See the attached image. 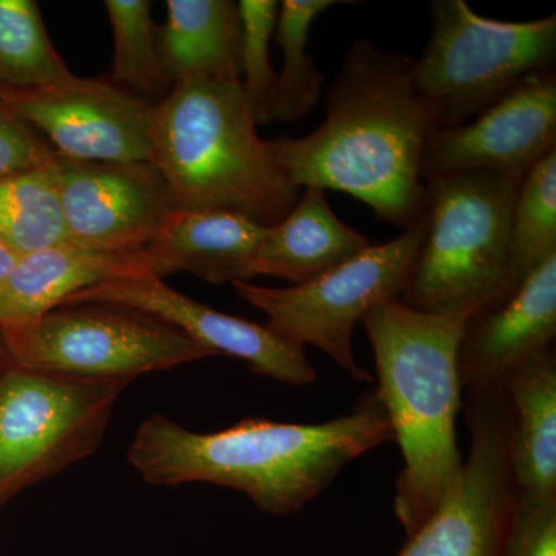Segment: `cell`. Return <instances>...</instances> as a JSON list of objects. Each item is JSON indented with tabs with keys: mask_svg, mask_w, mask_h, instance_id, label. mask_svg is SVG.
Segmentation results:
<instances>
[{
	"mask_svg": "<svg viewBox=\"0 0 556 556\" xmlns=\"http://www.w3.org/2000/svg\"><path fill=\"white\" fill-rule=\"evenodd\" d=\"M415 60L368 39L351 43L313 134L268 141L294 188L338 190L402 229L427 214L422 159L438 129L413 78Z\"/></svg>",
	"mask_w": 556,
	"mask_h": 556,
	"instance_id": "obj_1",
	"label": "cell"
},
{
	"mask_svg": "<svg viewBox=\"0 0 556 556\" xmlns=\"http://www.w3.org/2000/svg\"><path fill=\"white\" fill-rule=\"evenodd\" d=\"M394 441L375 390L348 415L321 424L248 417L214 433H197L170 417L150 415L126 457L150 485L204 482L244 493L274 517L298 514L357 457Z\"/></svg>",
	"mask_w": 556,
	"mask_h": 556,
	"instance_id": "obj_2",
	"label": "cell"
},
{
	"mask_svg": "<svg viewBox=\"0 0 556 556\" xmlns=\"http://www.w3.org/2000/svg\"><path fill=\"white\" fill-rule=\"evenodd\" d=\"M468 316L430 314L388 300L362 318L375 353L378 387L404 467L394 514L412 536L456 492L464 459L456 417L463 408L457 350Z\"/></svg>",
	"mask_w": 556,
	"mask_h": 556,
	"instance_id": "obj_3",
	"label": "cell"
},
{
	"mask_svg": "<svg viewBox=\"0 0 556 556\" xmlns=\"http://www.w3.org/2000/svg\"><path fill=\"white\" fill-rule=\"evenodd\" d=\"M177 211H225L263 228L299 200L260 138L241 83L186 80L153 110L150 159Z\"/></svg>",
	"mask_w": 556,
	"mask_h": 556,
	"instance_id": "obj_4",
	"label": "cell"
},
{
	"mask_svg": "<svg viewBox=\"0 0 556 556\" xmlns=\"http://www.w3.org/2000/svg\"><path fill=\"white\" fill-rule=\"evenodd\" d=\"M427 232L401 302L430 314H464L506 294L508 229L518 182L489 172L424 179Z\"/></svg>",
	"mask_w": 556,
	"mask_h": 556,
	"instance_id": "obj_5",
	"label": "cell"
},
{
	"mask_svg": "<svg viewBox=\"0 0 556 556\" xmlns=\"http://www.w3.org/2000/svg\"><path fill=\"white\" fill-rule=\"evenodd\" d=\"M556 16L526 22L490 20L466 0L431 2V35L413 65L419 93L438 129L477 115L511 86L554 68Z\"/></svg>",
	"mask_w": 556,
	"mask_h": 556,
	"instance_id": "obj_6",
	"label": "cell"
},
{
	"mask_svg": "<svg viewBox=\"0 0 556 556\" xmlns=\"http://www.w3.org/2000/svg\"><path fill=\"white\" fill-rule=\"evenodd\" d=\"M127 386L7 365L0 371V507L93 455Z\"/></svg>",
	"mask_w": 556,
	"mask_h": 556,
	"instance_id": "obj_7",
	"label": "cell"
},
{
	"mask_svg": "<svg viewBox=\"0 0 556 556\" xmlns=\"http://www.w3.org/2000/svg\"><path fill=\"white\" fill-rule=\"evenodd\" d=\"M426 232L427 215L396 239L372 244L306 283L266 288L237 281L232 287L268 316L266 327L281 338L316 346L356 382L375 383L354 357V328L379 303L401 299Z\"/></svg>",
	"mask_w": 556,
	"mask_h": 556,
	"instance_id": "obj_8",
	"label": "cell"
},
{
	"mask_svg": "<svg viewBox=\"0 0 556 556\" xmlns=\"http://www.w3.org/2000/svg\"><path fill=\"white\" fill-rule=\"evenodd\" d=\"M10 364L46 375L124 380L214 356L179 329L121 306L64 305L2 334Z\"/></svg>",
	"mask_w": 556,
	"mask_h": 556,
	"instance_id": "obj_9",
	"label": "cell"
},
{
	"mask_svg": "<svg viewBox=\"0 0 556 556\" xmlns=\"http://www.w3.org/2000/svg\"><path fill=\"white\" fill-rule=\"evenodd\" d=\"M471 444L455 493L397 556H501L517 496L511 473V409L503 383L467 390Z\"/></svg>",
	"mask_w": 556,
	"mask_h": 556,
	"instance_id": "obj_10",
	"label": "cell"
},
{
	"mask_svg": "<svg viewBox=\"0 0 556 556\" xmlns=\"http://www.w3.org/2000/svg\"><path fill=\"white\" fill-rule=\"evenodd\" d=\"M0 109L16 116L61 156L149 161L153 105L110 80L65 78L27 90H3Z\"/></svg>",
	"mask_w": 556,
	"mask_h": 556,
	"instance_id": "obj_11",
	"label": "cell"
},
{
	"mask_svg": "<svg viewBox=\"0 0 556 556\" xmlns=\"http://www.w3.org/2000/svg\"><path fill=\"white\" fill-rule=\"evenodd\" d=\"M65 240L104 254L141 251L174 211L161 172L149 161H84L56 155Z\"/></svg>",
	"mask_w": 556,
	"mask_h": 556,
	"instance_id": "obj_12",
	"label": "cell"
},
{
	"mask_svg": "<svg viewBox=\"0 0 556 556\" xmlns=\"http://www.w3.org/2000/svg\"><path fill=\"white\" fill-rule=\"evenodd\" d=\"M556 148V73L540 70L490 102L473 119L437 129L422 159V178L489 172L521 185Z\"/></svg>",
	"mask_w": 556,
	"mask_h": 556,
	"instance_id": "obj_13",
	"label": "cell"
},
{
	"mask_svg": "<svg viewBox=\"0 0 556 556\" xmlns=\"http://www.w3.org/2000/svg\"><path fill=\"white\" fill-rule=\"evenodd\" d=\"M80 303L121 306L159 318L207 348L214 356L240 358L255 375L277 382L306 387L317 380L305 346L281 338L266 325L219 313L150 274L102 281L76 292L64 305Z\"/></svg>",
	"mask_w": 556,
	"mask_h": 556,
	"instance_id": "obj_14",
	"label": "cell"
},
{
	"mask_svg": "<svg viewBox=\"0 0 556 556\" xmlns=\"http://www.w3.org/2000/svg\"><path fill=\"white\" fill-rule=\"evenodd\" d=\"M556 336V254L507 299L471 314L457 350L460 386L501 382L536 354L554 348Z\"/></svg>",
	"mask_w": 556,
	"mask_h": 556,
	"instance_id": "obj_15",
	"label": "cell"
},
{
	"mask_svg": "<svg viewBox=\"0 0 556 556\" xmlns=\"http://www.w3.org/2000/svg\"><path fill=\"white\" fill-rule=\"evenodd\" d=\"M266 229L225 211H174L142 248L150 276L189 273L211 285L251 281Z\"/></svg>",
	"mask_w": 556,
	"mask_h": 556,
	"instance_id": "obj_16",
	"label": "cell"
},
{
	"mask_svg": "<svg viewBox=\"0 0 556 556\" xmlns=\"http://www.w3.org/2000/svg\"><path fill=\"white\" fill-rule=\"evenodd\" d=\"M141 274H149L142 249L104 254L61 243L21 255L0 283V332L35 324L84 289Z\"/></svg>",
	"mask_w": 556,
	"mask_h": 556,
	"instance_id": "obj_17",
	"label": "cell"
},
{
	"mask_svg": "<svg viewBox=\"0 0 556 556\" xmlns=\"http://www.w3.org/2000/svg\"><path fill=\"white\" fill-rule=\"evenodd\" d=\"M325 192L320 188H303L287 217L266 229L255 254V277L306 283L372 247L368 237L336 215Z\"/></svg>",
	"mask_w": 556,
	"mask_h": 556,
	"instance_id": "obj_18",
	"label": "cell"
},
{
	"mask_svg": "<svg viewBox=\"0 0 556 556\" xmlns=\"http://www.w3.org/2000/svg\"><path fill=\"white\" fill-rule=\"evenodd\" d=\"M161 56L172 83H241L243 28L232 0H167Z\"/></svg>",
	"mask_w": 556,
	"mask_h": 556,
	"instance_id": "obj_19",
	"label": "cell"
},
{
	"mask_svg": "<svg viewBox=\"0 0 556 556\" xmlns=\"http://www.w3.org/2000/svg\"><path fill=\"white\" fill-rule=\"evenodd\" d=\"M511 409V473L519 492L556 495V356L536 354L501 380Z\"/></svg>",
	"mask_w": 556,
	"mask_h": 556,
	"instance_id": "obj_20",
	"label": "cell"
},
{
	"mask_svg": "<svg viewBox=\"0 0 556 556\" xmlns=\"http://www.w3.org/2000/svg\"><path fill=\"white\" fill-rule=\"evenodd\" d=\"M113 35L110 83L148 104L167 100L175 84L161 56L160 28L148 0H105Z\"/></svg>",
	"mask_w": 556,
	"mask_h": 556,
	"instance_id": "obj_21",
	"label": "cell"
},
{
	"mask_svg": "<svg viewBox=\"0 0 556 556\" xmlns=\"http://www.w3.org/2000/svg\"><path fill=\"white\" fill-rule=\"evenodd\" d=\"M552 254H556V148L519 185L508 229L504 299Z\"/></svg>",
	"mask_w": 556,
	"mask_h": 556,
	"instance_id": "obj_22",
	"label": "cell"
},
{
	"mask_svg": "<svg viewBox=\"0 0 556 556\" xmlns=\"http://www.w3.org/2000/svg\"><path fill=\"white\" fill-rule=\"evenodd\" d=\"M0 241L20 257L67 243L54 160L0 177Z\"/></svg>",
	"mask_w": 556,
	"mask_h": 556,
	"instance_id": "obj_23",
	"label": "cell"
},
{
	"mask_svg": "<svg viewBox=\"0 0 556 556\" xmlns=\"http://www.w3.org/2000/svg\"><path fill=\"white\" fill-rule=\"evenodd\" d=\"M339 0H283L278 10L276 40L283 51V68L277 76L273 121L294 123L317 104L324 76L306 50L311 25L325 11L342 5Z\"/></svg>",
	"mask_w": 556,
	"mask_h": 556,
	"instance_id": "obj_24",
	"label": "cell"
},
{
	"mask_svg": "<svg viewBox=\"0 0 556 556\" xmlns=\"http://www.w3.org/2000/svg\"><path fill=\"white\" fill-rule=\"evenodd\" d=\"M70 70L47 35L35 0H0V89L27 90Z\"/></svg>",
	"mask_w": 556,
	"mask_h": 556,
	"instance_id": "obj_25",
	"label": "cell"
},
{
	"mask_svg": "<svg viewBox=\"0 0 556 556\" xmlns=\"http://www.w3.org/2000/svg\"><path fill=\"white\" fill-rule=\"evenodd\" d=\"M239 13L243 28L244 94L255 124L273 121L277 76L270 65L269 46L276 31L280 3L276 0H240Z\"/></svg>",
	"mask_w": 556,
	"mask_h": 556,
	"instance_id": "obj_26",
	"label": "cell"
},
{
	"mask_svg": "<svg viewBox=\"0 0 556 556\" xmlns=\"http://www.w3.org/2000/svg\"><path fill=\"white\" fill-rule=\"evenodd\" d=\"M501 556H556V495L517 489Z\"/></svg>",
	"mask_w": 556,
	"mask_h": 556,
	"instance_id": "obj_27",
	"label": "cell"
},
{
	"mask_svg": "<svg viewBox=\"0 0 556 556\" xmlns=\"http://www.w3.org/2000/svg\"><path fill=\"white\" fill-rule=\"evenodd\" d=\"M56 155L38 131L0 109V177L46 166Z\"/></svg>",
	"mask_w": 556,
	"mask_h": 556,
	"instance_id": "obj_28",
	"label": "cell"
},
{
	"mask_svg": "<svg viewBox=\"0 0 556 556\" xmlns=\"http://www.w3.org/2000/svg\"><path fill=\"white\" fill-rule=\"evenodd\" d=\"M20 255L14 254L9 247L0 241V283L9 277L11 269L16 265Z\"/></svg>",
	"mask_w": 556,
	"mask_h": 556,
	"instance_id": "obj_29",
	"label": "cell"
},
{
	"mask_svg": "<svg viewBox=\"0 0 556 556\" xmlns=\"http://www.w3.org/2000/svg\"><path fill=\"white\" fill-rule=\"evenodd\" d=\"M10 364L9 353H7L5 343H3L2 332H0V371Z\"/></svg>",
	"mask_w": 556,
	"mask_h": 556,
	"instance_id": "obj_30",
	"label": "cell"
},
{
	"mask_svg": "<svg viewBox=\"0 0 556 556\" xmlns=\"http://www.w3.org/2000/svg\"><path fill=\"white\" fill-rule=\"evenodd\" d=\"M3 89H0V101H2Z\"/></svg>",
	"mask_w": 556,
	"mask_h": 556,
	"instance_id": "obj_31",
	"label": "cell"
}]
</instances>
